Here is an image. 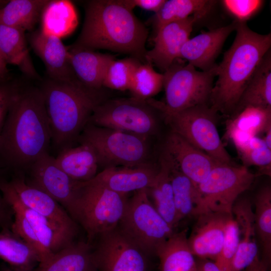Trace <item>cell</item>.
I'll use <instances>...</instances> for the list:
<instances>
[{"label": "cell", "instance_id": "obj_1", "mask_svg": "<svg viewBox=\"0 0 271 271\" xmlns=\"http://www.w3.org/2000/svg\"><path fill=\"white\" fill-rule=\"evenodd\" d=\"M51 136L40 88L21 87L0 136V168L5 173L25 174L48 154Z\"/></svg>", "mask_w": 271, "mask_h": 271}, {"label": "cell", "instance_id": "obj_2", "mask_svg": "<svg viewBox=\"0 0 271 271\" xmlns=\"http://www.w3.org/2000/svg\"><path fill=\"white\" fill-rule=\"evenodd\" d=\"M85 12L80 35L69 47L107 49L146 60L148 30L122 0L89 1Z\"/></svg>", "mask_w": 271, "mask_h": 271}, {"label": "cell", "instance_id": "obj_3", "mask_svg": "<svg viewBox=\"0 0 271 271\" xmlns=\"http://www.w3.org/2000/svg\"><path fill=\"white\" fill-rule=\"evenodd\" d=\"M236 23L234 41L217 65V80L209 100L212 108L228 116L235 111L243 91L271 46L270 33L260 34L251 30L246 23Z\"/></svg>", "mask_w": 271, "mask_h": 271}, {"label": "cell", "instance_id": "obj_4", "mask_svg": "<svg viewBox=\"0 0 271 271\" xmlns=\"http://www.w3.org/2000/svg\"><path fill=\"white\" fill-rule=\"evenodd\" d=\"M54 147H73L96 107L103 100L98 90L79 81L62 82L49 78L40 87Z\"/></svg>", "mask_w": 271, "mask_h": 271}, {"label": "cell", "instance_id": "obj_5", "mask_svg": "<svg viewBox=\"0 0 271 271\" xmlns=\"http://www.w3.org/2000/svg\"><path fill=\"white\" fill-rule=\"evenodd\" d=\"M127 201L126 195L91 181L79 183L68 213L83 227L90 242L117 227Z\"/></svg>", "mask_w": 271, "mask_h": 271}, {"label": "cell", "instance_id": "obj_6", "mask_svg": "<svg viewBox=\"0 0 271 271\" xmlns=\"http://www.w3.org/2000/svg\"><path fill=\"white\" fill-rule=\"evenodd\" d=\"M78 142L89 145L103 169L152 164L149 139L88 123Z\"/></svg>", "mask_w": 271, "mask_h": 271}, {"label": "cell", "instance_id": "obj_7", "mask_svg": "<svg viewBox=\"0 0 271 271\" xmlns=\"http://www.w3.org/2000/svg\"><path fill=\"white\" fill-rule=\"evenodd\" d=\"M177 60L163 73L165 102L151 99L163 117L196 106L209 104L216 76L217 65L208 71H198L192 65L182 64Z\"/></svg>", "mask_w": 271, "mask_h": 271}, {"label": "cell", "instance_id": "obj_8", "mask_svg": "<svg viewBox=\"0 0 271 271\" xmlns=\"http://www.w3.org/2000/svg\"><path fill=\"white\" fill-rule=\"evenodd\" d=\"M117 228L148 256H156L158 249L175 232L155 208L147 189L134 192L127 200Z\"/></svg>", "mask_w": 271, "mask_h": 271}, {"label": "cell", "instance_id": "obj_9", "mask_svg": "<svg viewBox=\"0 0 271 271\" xmlns=\"http://www.w3.org/2000/svg\"><path fill=\"white\" fill-rule=\"evenodd\" d=\"M218 113L209 104L192 107L165 116L171 131L204 152L218 163L232 165L217 127Z\"/></svg>", "mask_w": 271, "mask_h": 271}, {"label": "cell", "instance_id": "obj_10", "mask_svg": "<svg viewBox=\"0 0 271 271\" xmlns=\"http://www.w3.org/2000/svg\"><path fill=\"white\" fill-rule=\"evenodd\" d=\"M158 112L151 99L133 97L111 99L103 101L96 107L88 123L150 139L159 131Z\"/></svg>", "mask_w": 271, "mask_h": 271}, {"label": "cell", "instance_id": "obj_11", "mask_svg": "<svg viewBox=\"0 0 271 271\" xmlns=\"http://www.w3.org/2000/svg\"><path fill=\"white\" fill-rule=\"evenodd\" d=\"M254 178L255 175L243 165H217L197 186L199 198L197 215L207 212L232 215L235 202L249 189Z\"/></svg>", "mask_w": 271, "mask_h": 271}, {"label": "cell", "instance_id": "obj_12", "mask_svg": "<svg viewBox=\"0 0 271 271\" xmlns=\"http://www.w3.org/2000/svg\"><path fill=\"white\" fill-rule=\"evenodd\" d=\"M93 250L99 271H148V256L117 227L99 237Z\"/></svg>", "mask_w": 271, "mask_h": 271}, {"label": "cell", "instance_id": "obj_13", "mask_svg": "<svg viewBox=\"0 0 271 271\" xmlns=\"http://www.w3.org/2000/svg\"><path fill=\"white\" fill-rule=\"evenodd\" d=\"M0 189L2 194L11 196L24 206L64 227L77 230L76 222L63 206L43 190L28 183L24 174L4 178Z\"/></svg>", "mask_w": 271, "mask_h": 271}, {"label": "cell", "instance_id": "obj_14", "mask_svg": "<svg viewBox=\"0 0 271 271\" xmlns=\"http://www.w3.org/2000/svg\"><path fill=\"white\" fill-rule=\"evenodd\" d=\"M26 181L52 197L67 211L76 197L79 182L73 180L47 154L35 162L25 173Z\"/></svg>", "mask_w": 271, "mask_h": 271}, {"label": "cell", "instance_id": "obj_15", "mask_svg": "<svg viewBox=\"0 0 271 271\" xmlns=\"http://www.w3.org/2000/svg\"><path fill=\"white\" fill-rule=\"evenodd\" d=\"M13 211L22 214L31 225L41 249L40 263L73 241L77 230L64 227L24 206L11 196L3 194Z\"/></svg>", "mask_w": 271, "mask_h": 271}, {"label": "cell", "instance_id": "obj_16", "mask_svg": "<svg viewBox=\"0 0 271 271\" xmlns=\"http://www.w3.org/2000/svg\"><path fill=\"white\" fill-rule=\"evenodd\" d=\"M202 18L194 15L162 27L156 32L154 47L147 51L146 60L160 70L166 71L180 58L181 50L190 38L194 24Z\"/></svg>", "mask_w": 271, "mask_h": 271}, {"label": "cell", "instance_id": "obj_17", "mask_svg": "<svg viewBox=\"0 0 271 271\" xmlns=\"http://www.w3.org/2000/svg\"><path fill=\"white\" fill-rule=\"evenodd\" d=\"M232 215L207 212L196 216L197 221L187 236L189 248L195 257L215 260L221 250L226 222Z\"/></svg>", "mask_w": 271, "mask_h": 271}, {"label": "cell", "instance_id": "obj_18", "mask_svg": "<svg viewBox=\"0 0 271 271\" xmlns=\"http://www.w3.org/2000/svg\"><path fill=\"white\" fill-rule=\"evenodd\" d=\"M28 40L45 65L50 79L68 82L79 81L71 65L67 47L61 38L37 30L31 32Z\"/></svg>", "mask_w": 271, "mask_h": 271}, {"label": "cell", "instance_id": "obj_19", "mask_svg": "<svg viewBox=\"0 0 271 271\" xmlns=\"http://www.w3.org/2000/svg\"><path fill=\"white\" fill-rule=\"evenodd\" d=\"M163 148L171 155L180 171L197 186L220 164L172 131L168 135Z\"/></svg>", "mask_w": 271, "mask_h": 271}, {"label": "cell", "instance_id": "obj_20", "mask_svg": "<svg viewBox=\"0 0 271 271\" xmlns=\"http://www.w3.org/2000/svg\"><path fill=\"white\" fill-rule=\"evenodd\" d=\"M236 22L230 25L202 32L189 38L183 45L180 58L201 71H208L217 64L215 61L229 35L235 29Z\"/></svg>", "mask_w": 271, "mask_h": 271}, {"label": "cell", "instance_id": "obj_21", "mask_svg": "<svg viewBox=\"0 0 271 271\" xmlns=\"http://www.w3.org/2000/svg\"><path fill=\"white\" fill-rule=\"evenodd\" d=\"M158 171V166L153 163L136 167H111L103 169L89 181L126 195L131 192L148 189Z\"/></svg>", "mask_w": 271, "mask_h": 271}, {"label": "cell", "instance_id": "obj_22", "mask_svg": "<svg viewBox=\"0 0 271 271\" xmlns=\"http://www.w3.org/2000/svg\"><path fill=\"white\" fill-rule=\"evenodd\" d=\"M232 216L239 229V243L230 265V271H241L258 255L254 213L251 200L238 197L235 202Z\"/></svg>", "mask_w": 271, "mask_h": 271}, {"label": "cell", "instance_id": "obj_23", "mask_svg": "<svg viewBox=\"0 0 271 271\" xmlns=\"http://www.w3.org/2000/svg\"><path fill=\"white\" fill-rule=\"evenodd\" d=\"M230 117L224 136L234 146L258 137L271 126V107L245 106L237 108Z\"/></svg>", "mask_w": 271, "mask_h": 271}, {"label": "cell", "instance_id": "obj_24", "mask_svg": "<svg viewBox=\"0 0 271 271\" xmlns=\"http://www.w3.org/2000/svg\"><path fill=\"white\" fill-rule=\"evenodd\" d=\"M67 48L71 65L78 80L87 87L98 90L103 86L106 69L114 56L92 50Z\"/></svg>", "mask_w": 271, "mask_h": 271}, {"label": "cell", "instance_id": "obj_25", "mask_svg": "<svg viewBox=\"0 0 271 271\" xmlns=\"http://www.w3.org/2000/svg\"><path fill=\"white\" fill-rule=\"evenodd\" d=\"M32 271H99L89 242L73 241Z\"/></svg>", "mask_w": 271, "mask_h": 271}, {"label": "cell", "instance_id": "obj_26", "mask_svg": "<svg viewBox=\"0 0 271 271\" xmlns=\"http://www.w3.org/2000/svg\"><path fill=\"white\" fill-rule=\"evenodd\" d=\"M79 144L61 150L55 160L60 168L73 180L84 183L98 174L99 166L93 149L86 144Z\"/></svg>", "mask_w": 271, "mask_h": 271}, {"label": "cell", "instance_id": "obj_27", "mask_svg": "<svg viewBox=\"0 0 271 271\" xmlns=\"http://www.w3.org/2000/svg\"><path fill=\"white\" fill-rule=\"evenodd\" d=\"M0 54L7 64L17 66L31 78L41 79L33 63L25 32L0 24Z\"/></svg>", "mask_w": 271, "mask_h": 271}, {"label": "cell", "instance_id": "obj_28", "mask_svg": "<svg viewBox=\"0 0 271 271\" xmlns=\"http://www.w3.org/2000/svg\"><path fill=\"white\" fill-rule=\"evenodd\" d=\"M169 166L177 219L178 224L184 219L198 215L199 204L197 185L179 169L171 155L163 149Z\"/></svg>", "mask_w": 271, "mask_h": 271}, {"label": "cell", "instance_id": "obj_29", "mask_svg": "<svg viewBox=\"0 0 271 271\" xmlns=\"http://www.w3.org/2000/svg\"><path fill=\"white\" fill-rule=\"evenodd\" d=\"M147 190L157 211L175 230L179 224L177 219L168 164L163 150L159 157L157 174L152 185Z\"/></svg>", "mask_w": 271, "mask_h": 271}, {"label": "cell", "instance_id": "obj_30", "mask_svg": "<svg viewBox=\"0 0 271 271\" xmlns=\"http://www.w3.org/2000/svg\"><path fill=\"white\" fill-rule=\"evenodd\" d=\"M159 271H198L187 243V230L175 232L158 249Z\"/></svg>", "mask_w": 271, "mask_h": 271}, {"label": "cell", "instance_id": "obj_31", "mask_svg": "<svg viewBox=\"0 0 271 271\" xmlns=\"http://www.w3.org/2000/svg\"><path fill=\"white\" fill-rule=\"evenodd\" d=\"M0 259L15 271H32L40 261L35 250L11 229L0 230Z\"/></svg>", "mask_w": 271, "mask_h": 271}, {"label": "cell", "instance_id": "obj_32", "mask_svg": "<svg viewBox=\"0 0 271 271\" xmlns=\"http://www.w3.org/2000/svg\"><path fill=\"white\" fill-rule=\"evenodd\" d=\"M49 0H12L0 8V24L32 32Z\"/></svg>", "mask_w": 271, "mask_h": 271}, {"label": "cell", "instance_id": "obj_33", "mask_svg": "<svg viewBox=\"0 0 271 271\" xmlns=\"http://www.w3.org/2000/svg\"><path fill=\"white\" fill-rule=\"evenodd\" d=\"M248 105L271 107L270 50L264 56L250 78L236 109Z\"/></svg>", "mask_w": 271, "mask_h": 271}, {"label": "cell", "instance_id": "obj_34", "mask_svg": "<svg viewBox=\"0 0 271 271\" xmlns=\"http://www.w3.org/2000/svg\"><path fill=\"white\" fill-rule=\"evenodd\" d=\"M216 1L165 0L151 19V23L158 31L163 26L185 20L194 15L204 17L212 9Z\"/></svg>", "mask_w": 271, "mask_h": 271}, {"label": "cell", "instance_id": "obj_35", "mask_svg": "<svg viewBox=\"0 0 271 271\" xmlns=\"http://www.w3.org/2000/svg\"><path fill=\"white\" fill-rule=\"evenodd\" d=\"M41 19V30L60 38L70 33L77 24L74 8L71 3L66 1L49 0Z\"/></svg>", "mask_w": 271, "mask_h": 271}, {"label": "cell", "instance_id": "obj_36", "mask_svg": "<svg viewBox=\"0 0 271 271\" xmlns=\"http://www.w3.org/2000/svg\"><path fill=\"white\" fill-rule=\"evenodd\" d=\"M254 219L256 235L262 248L261 258L270 264L271 260V187H261L254 198Z\"/></svg>", "mask_w": 271, "mask_h": 271}, {"label": "cell", "instance_id": "obj_37", "mask_svg": "<svg viewBox=\"0 0 271 271\" xmlns=\"http://www.w3.org/2000/svg\"><path fill=\"white\" fill-rule=\"evenodd\" d=\"M163 78V74L156 71L151 64L141 63L133 72L128 90L132 97L147 100L161 91Z\"/></svg>", "mask_w": 271, "mask_h": 271}, {"label": "cell", "instance_id": "obj_38", "mask_svg": "<svg viewBox=\"0 0 271 271\" xmlns=\"http://www.w3.org/2000/svg\"><path fill=\"white\" fill-rule=\"evenodd\" d=\"M140 64L134 57L112 60L105 73L103 86L121 91L128 90L133 72Z\"/></svg>", "mask_w": 271, "mask_h": 271}, {"label": "cell", "instance_id": "obj_39", "mask_svg": "<svg viewBox=\"0 0 271 271\" xmlns=\"http://www.w3.org/2000/svg\"><path fill=\"white\" fill-rule=\"evenodd\" d=\"M243 166H256L260 168L271 166V149L262 138L252 137L235 147Z\"/></svg>", "mask_w": 271, "mask_h": 271}, {"label": "cell", "instance_id": "obj_40", "mask_svg": "<svg viewBox=\"0 0 271 271\" xmlns=\"http://www.w3.org/2000/svg\"><path fill=\"white\" fill-rule=\"evenodd\" d=\"M239 243L238 227L232 215L226 222L221 250L214 261L221 270L230 271L231 263L237 250Z\"/></svg>", "mask_w": 271, "mask_h": 271}, {"label": "cell", "instance_id": "obj_41", "mask_svg": "<svg viewBox=\"0 0 271 271\" xmlns=\"http://www.w3.org/2000/svg\"><path fill=\"white\" fill-rule=\"evenodd\" d=\"M260 0H223L221 3L227 13L237 23H246L261 9Z\"/></svg>", "mask_w": 271, "mask_h": 271}, {"label": "cell", "instance_id": "obj_42", "mask_svg": "<svg viewBox=\"0 0 271 271\" xmlns=\"http://www.w3.org/2000/svg\"><path fill=\"white\" fill-rule=\"evenodd\" d=\"M21 87L10 80L0 82V136L9 109Z\"/></svg>", "mask_w": 271, "mask_h": 271}, {"label": "cell", "instance_id": "obj_43", "mask_svg": "<svg viewBox=\"0 0 271 271\" xmlns=\"http://www.w3.org/2000/svg\"><path fill=\"white\" fill-rule=\"evenodd\" d=\"M6 173L0 168V184L6 178ZM14 213L12 209L4 199L0 189V228L11 229L13 222Z\"/></svg>", "mask_w": 271, "mask_h": 271}, {"label": "cell", "instance_id": "obj_44", "mask_svg": "<svg viewBox=\"0 0 271 271\" xmlns=\"http://www.w3.org/2000/svg\"><path fill=\"white\" fill-rule=\"evenodd\" d=\"M129 9L136 7L157 13L161 8L165 0H122Z\"/></svg>", "mask_w": 271, "mask_h": 271}, {"label": "cell", "instance_id": "obj_45", "mask_svg": "<svg viewBox=\"0 0 271 271\" xmlns=\"http://www.w3.org/2000/svg\"><path fill=\"white\" fill-rule=\"evenodd\" d=\"M195 258L198 271H222L213 260L206 258Z\"/></svg>", "mask_w": 271, "mask_h": 271}, {"label": "cell", "instance_id": "obj_46", "mask_svg": "<svg viewBox=\"0 0 271 271\" xmlns=\"http://www.w3.org/2000/svg\"><path fill=\"white\" fill-rule=\"evenodd\" d=\"M270 265V264L260 258L258 255L249 265L241 271H269Z\"/></svg>", "mask_w": 271, "mask_h": 271}, {"label": "cell", "instance_id": "obj_47", "mask_svg": "<svg viewBox=\"0 0 271 271\" xmlns=\"http://www.w3.org/2000/svg\"><path fill=\"white\" fill-rule=\"evenodd\" d=\"M7 63L0 54V82L10 80Z\"/></svg>", "mask_w": 271, "mask_h": 271}, {"label": "cell", "instance_id": "obj_48", "mask_svg": "<svg viewBox=\"0 0 271 271\" xmlns=\"http://www.w3.org/2000/svg\"><path fill=\"white\" fill-rule=\"evenodd\" d=\"M5 271H10V270H5Z\"/></svg>", "mask_w": 271, "mask_h": 271}, {"label": "cell", "instance_id": "obj_49", "mask_svg": "<svg viewBox=\"0 0 271 271\" xmlns=\"http://www.w3.org/2000/svg\"><path fill=\"white\" fill-rule=\"evenodd\" d=\"M1 2V1H0Z\"/></svg>", "mask_w": 271, "mask_h": 271}]
</instances>
